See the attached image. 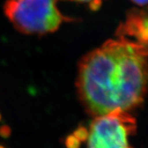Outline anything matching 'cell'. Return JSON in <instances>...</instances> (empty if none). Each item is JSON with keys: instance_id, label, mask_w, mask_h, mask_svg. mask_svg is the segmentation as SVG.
Wrapping results in <instances>:
<instances>
[{"instance_id": "1", "label": "cell", "mask_w": 148, "mask_h": 148, "mask_svg": "<svg viewBox=\"0 0 148 148\" xmlns=\"http://www.w3.org/2000/svg\"><path fill=\"white\" fill-rule=\"evenodd\" d=\"M147 79V45L117 37L82 57L76 91L86 112L95 117L140 106L146 94Z\"/></svg>"}, {"instance_id": "2", "label": "cell", "mask_w": 148, "mask_h": 148, "mask_svg": "<svg viewBox=\"0 0 148 148\" xmlns=\"http://www.w3.org/2000/svg\"><path fill=\"white\" fill-rule=\"evenodd\" d=\"M58 0H7L5 16L17 30L27 35L54 33L65 20L59 11Z\"/></svg>"}, {"instance_id": "3", "label": "cell", "mask_w": 148, "mask_h": 148, "mask_svg": "<svg viewBox=\"0 0 148 148\" xmlns=\"http://www.w3.org/2000/svg\"><path fill=\"white\" fill-rule=\"evenodd\" d=\"M136 131V119L129 111L116 110L95 116L88 129L87 148H133L129 138Z\"/></svg>"}, {"instance_id": "4", "label": "cell", "mask_w": 148, "mask_h": 148, "mask_svg": "<svg viewBox=\"0 0 148 148\" xmlns=\"http://www.w3.org/2000/svg\"><path fill=\"white\" fill-rule=\"evenodd\" d=\"M116 36L147 45V14L146 10L134 8L129 11L125 21L120 23L117 28Z\"/></svg>"}, {"instance_id": "5", "label": "cell", "mask_w": 148, "mask_h": 148, "mask_svg": "<svg viewBox=\"0 0 148 148\" xmlns=\"http://www.w3.org/2000/svg\"><path fill=\"white\" fill-rule=\"evenodd\" d=\"M69 1H73V2L87 4L91 9L95 11L100 8L103 0H69Z\"/></svg>"}, {"instance_id": "6", "label": "cell", "mask_w": 148, "mask_h": 148, "mask_svg": "<svg viewBox=\"0 0 148 148\" xmlns=\"http://www.w3.org/2000/svg\"><path fill=\"white\" fill-rule=\"evenodd\" d=\"M88 129L83 126L79 127L73 133L74 136L76 137L79 141H86L88 138Z\"/></svg>"}, {"instance_id": "7", "label": "cell", "mask_w": 148, "mask_h": 148, "mask_svg": "<svg viewBox=\"0 0 148 148\" xmlns=\"http://www.w3.org/2000/svg\"><path fill=\"white\" fill-rule=\"evenodd\" d=\"M65 145H66V148H79L80 141L74 136L73 134L69 135L65 140Z\"/></svg>"}, {"instance_id": "8", "label": "cell", "mask_w": 148, "mask_h": 148, "mask_svg": "<svg viewBox=\"0 0 148 148\" xmlns=\"http://www.w3.org/2000/svg\"><path fill=\"white\" fill-rule=\"evenodd\" d=\"M0 134H1V136L4 137V138L8 137L10 134L9 129L8 127H2L0 129Z\"/></svg>"}, {"instance_id": "9", "label": "cell", "mask_w": 148, "mask_h": 148, "mask_svg": "<svg viewBox=\"0 0 148 148\" xmlns=\"http://www.w3.org/2000/svg\"><path fill=\"white\" fill-rule=\"evenodd\" d=\"M130 1L133 2L134 4L140 6V7L146 6L147 4V0H130Z\"/></svg>"}, {"instance_id": "10", "label": "cell", "mask_w": 148, "mask_h": 148, "mask_svg": "<svg viewBox=\"0 0 148 148\" xmlns=\"http://www.w3.org/2000/svg\"><path fill=\"white\" fill-rule=\"evenodd\" d=\"M0 148H5L4 147H2V146H0Z\"/></svg>"}]
</instances>
